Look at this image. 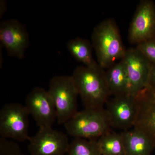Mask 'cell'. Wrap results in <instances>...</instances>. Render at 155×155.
Here are the masks:
<instances>
[{"label":"cell","instance_id":"obj_1","mask_svg":"<svg viewBox=\"0 0 155 155\" xmlns=\"http://www.w3.org/2000/svg\"><path fill=\"white\" fill-rule=\"evenodd\" d=\"M71 76L84 108H104L111 96L104 69L98 64L78 66Z\"/></svg>","mask_w":155,"mask_h":155},{"label":"cell","instance_id":"obj_2","mask_svg":"<svg viewBox=\"0 0 155 155\" xmlns=\"http://www.w3.org/2000/svg\"><path fill=\"white\" fill-rule=\"evenodd\" d=\"M91 40L98 64L103 69H108L125 55L126 50L113 19H104L97 25L93 31Z\"/></svg>","mask_w":155,"mask_h":155},{"label":"cell","instance_id":"obj_3","mask_svg":"<svg viewBox=\"0 0 155 155\" xmlns=\"http://www.w3.org/2000/svg\"><path fill=\"white\" fill-rule=\"evenodd\" d=\"M64 126L68 134L74 138L97 140L111 130L104 108H84L77 112Z\"/></svg>","mask_w":155,"mask_h":155},{"label":"cell","instance_id":"obj_4","mask_svg":"<svg viewBox=\"0 0 155 155\" xmlns=\"http://www.w3.org/2000/svg\"><path fill=\"white\" fill-rule=\"evenodd\" d=\"M57 112V120L65 124L78 112L77 89L71 76H56L50 81L48 91Z\"/></svg>","mask_w":155,"mask_h":155},{"label":"cell","instance_id":"obj_5","mask_svg":"<svg viewBox=\"0 0 155 155\" xmlns=\"http://www.w3.org/2000/svg\"><path fill=\"white\" fill-rule=\"evenodd\" d=\"M25 106L19 103H9L0 111L1 137L18 141L28 140L29 116Z\"/></svg>","mask_w":155,"mask_h":155},{"label":"cell","instance_id":"obj_6","mask_svg":"<svg viewBox=\"0 0 155 155\" xmlns=\"http://www.w3.org/2000/svg\"><path fill=\"white\" fill-rule=\"evenodd\" d=\"M105 105L111 128L123 131L134 127L137 114L135 95L128 94L113 97Z\"/></svg>","mask_w":155,"mask_h":155},{"label":"cell","instance_id":"obj_7","mask_svg":"<svg viewBox=\"0 0 155 155\" xmlns=\"http://www.w3.org/2000/svg\"><path fill=\"white\" fill-rule=\"evenodd\" d=\"M28 140L31 155H65L70 144L66 134L52 127L39 128Z\"/></svg>","mask_w":155,"mask_h":155},{"label":"cell","instance_id":"obj_8","mask_svg":"<svg viewBox=\"0 0 155 155\" xmlns=\"http://www.w3.org/2000/svg\"><path fill=\"white\" fill-rule=\"evenodd\" d=\"M121 61L129 80L130 94L136 95L148 85L152 64L136 48L126 50Z\"/></svg>","mask_w":155,"mask_h":155},{"label":"cell","instance_id":"obj_9","mask_svg":"<svg viewBox=\"0 0 155 155\" xmlns=\"http://www.w3.org/2000/svg\"><path fill=\"white\" fill-rule=\"evenodd\" d=\"M25 107L39 128L52 127L57 119V112L48 91L35 87L26 96Z\"/></svg>","mask_w":155,"mask_h":155},{"label":"cell","instance_id":"obj_10","mask_svg":"<svg viewBox=\"0 0 155 155\" xmlns=\"http://www.w3.org/2000/svg\"><path fill=\"white\" fill-rule=\"evenodd\" d=\"M155 34V6L150 1H142L129 27L128 39L132 44L138 45L153 38Z\"/></svg>","mask_w":155,"mask_h":155},{"label":"cell","instance_id":"obj_11","mask_svg":"<svg viewBox=\"0 0 155 155\" xmlns=\"http://www.w3.org/2000/svg\"><path fill=\"white\" fill-rule=\"evenodd\" d=\"M0 41L10 56L24 58L29 44L25 26L16 19L3 21L0 25Z\"/></svg>","mask_w":155,"mask_h":155},{"label":"cell","instance_id":"obj_12","mask_svg":"<svg viewBox=\"0 0 155 155\" xmlns=\"http://www.w3.org/2000/svg\"><path fill=\"white\" fill-rule=\"evenodd\" d=\"M135 96L137 114L134 127L144 131L155 146V89L148 85Z\"/></svg>","mask_w":155,"mask_h":155},{"label":"cell","instance_id":"obj_13","mask_svg":"<svg viewBox=\"0 0 155 155\" xmlns=\"http://www.w3.org/2000/svg\"><path fill=\"white\" fill-rule=\"evenodd\" d=\"M121 134L126 155H151L155 149L152 140L140 129L133 127Z\"/></svg>","mask_w":155,"mask_h":155},{"label":"cell","instance_id":"obj_14","mask_svg":"<svg viewBox=\"0 0 155 155\" xmlns=\"http://www.w3.org/2000/svg\"><path fill=\"white\" fill-rule=\"evenodd\" d=\"M105 76L111 96H117L130 94L129 80L121 60L107 69Z\"/></svg>","mask_w":155,"mask_h":155},{"label":"cell","instance_id":"obj_15","mask_svg":"<svg viewBox=\"0 0 155 155\" xmlns=\"http://www.w3.org/2000/svg\"><path fill=\"white\" fill-rule=\"evenodd\" d=\"M67 47L73 58L84 66L91 67L98 64L93 56L92 45L87 39L76 38L70 40Z\"/></svg>","mask_w":155,"mask_h":155},{"label":"cell","instance_id":"obj_16","mask_svg":"<svg viewBox=\"0 0 155 155\" xmlns=\"http://www.w3.org/2000/svg\"><path fill=\"white\" fill-rule=\"evenodd\" d=\"M102 155H126L122 134L112 130L97 140Z\"/></svg>","mask_w":155,"mask_h":155},{"label":"cell","instance_id":"obj_17","mask_svg":"<svg viewBox=\"0 0 155 155\" xmlns=\"http://www.w3.org/2000/svg\"><path fill=\"white\" fill-rule=\"evenodd\" d=\"M67 155H102L97 140L75 138L70 143Z\"/></svg>","mask_w":155,"mask_h":155},{"label":"cell","instance_id":"obj_18","mask_svg":"<svg viewBox=\"0 0 155 155\" xmlns=\"http://www.w3.org/2000/svg\"><path fill=\"white\" fill-rule=\"evenodd\" d=\"M153 65H155V39L153 38L137 45L135 48Z\"/></svg>","mask_w":155,"mask_h":155},{"label":"cell","instance_id":"obj_19","mask_svg":"<svg viewBox=\"0 0 155 155\" xmlns=\"http://www.w3.org/2000/svg\"><path fill=\"white\" fill-rule=\"evenodd\" d=\"M21 154L19 145L7 138H0V155H19Z\"/></svg>","mask_w":155,"mask_h":155},{"label":"cell","instance_id":"obj_20","mask_svg":"<svg viewBox=\"0 0 155 155\" xmlns=\"http://www.w3.org/2000/svg\"><path fill=\"white\" fill-rule=\"evenodd\" d=\"M148 85L152 88L155 89V65L153 64Z\"/></svg>","mask_w":155,"mask_h":155},{"label":"cell","instance_id":"obj_21","mask_svg":"<svg viewBox=\"0 0 155 155\" xmlns=\"http://www.w3.org/2000/svg\"><path fill=\"white\" fill-rule=\"evenodd\" d=\"M7 2L5 1H1L0 2V16L3 17L7 10Z\"/></svg>","mask_w":155,"mask_h":155},{"label":"cell","instance_id":"obj_22","mask_svg":"<svg viewBox=\"0 0 155 155\" xmlns=\"http://www.w3.org/2000/svg\"><path fill=\"white\" fill-rule=\"evenodd\" d=\"M19 155H23V154H19Z\"/></svg>","mask_w":155,"mask_h":155}]
</instances>
